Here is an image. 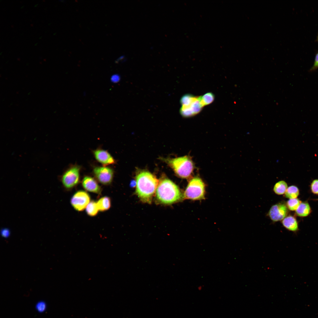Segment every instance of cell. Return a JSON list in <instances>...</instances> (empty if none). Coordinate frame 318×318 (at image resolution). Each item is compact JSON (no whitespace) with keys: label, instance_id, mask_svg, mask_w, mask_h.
<instances>
[{"label":"cell","instance_id":"obj_1","mask_svg":"<svg viewBox=\"0 0 318 318\" xmlns=\"http://www.w3.org/2000/svg\"><path fill=\"white\" fill-rule=\"evenodd\" d=\"M136 180V191L138 197L144 203H151L156 191L158 180L153 175L145 171L138 172Z\"/></svg>","mask_w":318,"mask_h":318},{"label":"cell","instance_id":"obj_2","mask_svg":"<svg viewBox=\"0 0 318 318\" xmlns=\"http://www.w3.org/2000/svg\"><path fill=\"white\" fill-rule=\"evenodd\" d=\"M156 196L160 203L169 204L180 200L182 194L178 187L170 180L165 178L159 182Z\"/></svg>","mask_w":318,"mask_h":318},{"label":"cell","instance_id":"obj_3","mask_svg":"<svg viewBox=\"0 0 318 318\" xmlns=\"http://www.w3.org/2000/svg\"><path fill=\"white\" fill-rule=\"evenodd\" d=\"M163 160L180 177L187 178L190 177L193 173L194 165L191 158L188 156L164 159Z\"/></svg>","mask_w":318,"mask_h":318},{"label":"cell","instance_id":"obj_4","mask_svg":"<svg viewBox=\"0 0 318 318\" xmlns=\"http://www.w3.org/2000/svg\"><path fill=\"white\" fill-rule=\"evenodd\" d=\"M205 185L200 178L194 177L188 183L184 194L185 199L198 200L204 198Z\"/></svg>","mask_w":318,"mask_h":318},{"label":"cell","instance_id":"obj_5","mask_svg":"<svg viewBox=\"0 0 318 318\" xmlns=\"http://www.w3.org/2000/svg\"><path fill=\"white\" fill-rule=\"evenodd\" d=\"M80 168L77 165L72 166L64 173L61 177V182L64 188L71 189L76 186L80 180Z\"/></svg>","mask_w":318,"mask_h":318},{"label":"cell","instance_id":"obj_6","mask_svg":"<svg viewBox=\"0 0 318 318\" xmlns=\"http://www.w3.org/2000/svg\"><path fill=\"white\" fill-rule=\"evenodd\" d=\"M93 172L96 178L101 184L108 185L112 183L114 172L111 168L103 166L96 167L94 168Z\"/></svg>","mask_w":318,"mask_h":318},{"label":"cell","instance_id":"obj_7","mask_svg":"<svg viewBox=\"0 0 318 318\" xmlns=\"http://www.w3.org/2000/svg\"><path fill=\"white\" fill-rule=\"evenodd\" d=\"M90 197L87 192L79 191L75 193L71 198L72 206L76 210L82 211L85 208L90 202Z\"/></svg>","mask_w":318,"mask_h":318},{"label":"cell","instance_id":"obj_8","mask_svg":"<svg viewBox=\"0 0 318 318\" xmlns=\"http://www.w3.org/2000/svg\"><path fill=\"white\" fill-rule=\"evenodd\" d=\"M288 208L284 203H278L272 206L269 212V216L274 221L283 220L287 215Z\"/></svg>","mask_w":318,"mask_h":318},{"label":"cell","instance_id":"obj_9","mask_svg":"<svg viewBox=\"0 0 318 318\" xmlns=\"http://www.w3.org/2000/svg\"><path fill=\"white\" fill-rule=\"evenodd\" d=\"M93 154L96 160L103 166L113 164L115 163V159L107 151L97 149L94 151Z\"/></svg>","mask_w":318,"mask_h":318},{"label":"cell","instance_id":"obj_10","mask_svg":"<svg viewBox=\"0 0 318 318\" xmlns=\"http://www.w3.org/2000/svg\"><path fill=\"white\" fill-rule=\"evenodd\" d=\"M82 185L83 188L87 191L98 194L101 193L100 186L96 180L90 176H85L82 180Z\"/></svg>","mask_w":318,"mask_h":318},{"label":"cell","instance_id":"obj_11","mask_svg":"<svg viewBox=\"0 0 318 318\" xmlns=\"http://www.w3.org/2000/svg\"><path fill=\"white\" fill-rule=\"evenodd\" d=\"M283 226L288 230L294 232L299 230L298 222L294 216L289 215L286 216L282 220Z\"/></svg>","mask_w":318,"mask_h":318},{"label":"cell","instance_id":"obj_12","mask_svg":"<svg viewBox=\"0 0 318 318\" xmlns=\"http://www.w3.org/2000/svg\"><path fill=\"white\" fill-rule=\"evenodd\" d=\"M311 212V208L307 201L302 202L295 211L296 214L300 217L308 216Z\"/></svg>","mask_w":318,"mask_h":318},{"label":"cell","instance_id":"obj_13","mask_svg":"<svg viewBox=\"0 0 318 318\" xmlns=\"http://www.w3.org/2000/svg\"><path fill=\"white\" fill-rule=\"evenodd\" d=\"M97 203L99 211H106L111 207V200L108 196H105L101 198L97 202Z\"/></svg>","mask_w":318,"mask_h":318},{"label":"cell","instance_id":"obj_14","mask_svg":"<svg viewBox=\"0 0 318 318\" xmlns=\"http://www.w3.org/2000/svg\"><path fill=\"white\" fill-rule=\"evenodd\" d=\"M288 188L286 183L284 180H281L277 182L274 185L273 190L277 194L281 195L285 193Z\"/></svg>","mask_w":318,"mask_h":318},{"label":"cell","instance_id":"obj_15","mask_svg":"<svg viewBox=\"0 0 318 318\" xmlns=\"http://www.w3.org/2000/svg\"><path fill=\"white\" fill-rule=\"evenodd\" d=\"M299 190L297 187L292 185L288 187L284 193L285 197L289 199L297 198L299 195Z\"/></svg>","mask_w":318,"mask_h":318},{"label":"cell","instance_id":"obj_16","mask_svg":"<svg viewBox=\"0 0 318 318\" xmlns=\"http://www.w3.org/2000/svg\"><path fill=\"white\" fill-rule=\"evenodd\" d=\"M99 211L97 202L92 201L90 202L86 208V211L90 216L96 215Z\"/></svg>","mask_w":318,"mask_h":318},{"label":"cell","instance_id":"obj_17","mask_svg":"<svg viewBox=\"0 0 318 318\" xmlns=\"http://www.w3.org/2000/svg\"><path fill=\"white\" fill-rule=\"evenodd\" d=\"M199 97L201 103L203 107L211 103L214 99V94L210 92L207 93Z\"/></svg>","mask_w":318,"mask_h":318},{"label":"cell","instance_id":"obj_18","mask_svg":"<svg viewBox=\"0 0 318 318\" xmlns=\"http://www.w3.org/2000/svg\"><path fill=\"white\" fill-rule=\"evenodd\" d=\"M302 201L296 198L289 199L286 202V206L288 208L292 211H296Z\"/></svg>","mask_w":318,"mask_h":318},{"label":"cell","instance_id":"obj_19","mask_svg":"<svg viewBox=\"0 0 318 318\" xmlns=\"http://www.w3.org/2000/svg\"><path fill=\"white\" fill-rule=\"evenodd\" d=\"M196 97L190 94H186L181 98L180 102L182 106H188L195 99Z\"/></svg>","mask_w":318,"mask_h":318},{"label":"cell","instance_id":"obj_20","mask_svg":"<svg viewBox=\"0 0 318 318\" xmlns=\"http://www.w3.org/2000/svg\"><path fill=\"white\" fill-rule=\"evenodd\" d=\"M180 113L181 115L185 117H188L194 115L191 109L189 106H182Z\"/></svg>","mask_w":318,"mask_h":318},{"label":"cell","instance_id":"obj_21","mask_svg":"<svg viewBox=\"0 0 318 318\" xmlns=\"http://www.w3.org/2000/svg\"><path fill=\"white\" fill-rule=\"evenodd\" d=\"M310 189L311 192L314 194L318 195V179L313 180L311 183Z\"/></svg>","mask_w":318,"mask_h":318},{"label":"cell","instance_id":"obj_22","mask_svg":"<svg viewBox=\"0 0 318 318\" xmlns=\"http://www.w3.org/2000/svg\"><path fill=\"white\" fill-rule=\"evenodd\" d=\"M36 308L37 311L40 312H42L45 310L46 305L44 302H40L37 303Z\"/></svg>","mask_w":318,"mask_h":318},{"label":"cell","instance_id":"obj_23","mask_svg":"<svg viewBox=\"0 0 318 318\" xmlns=\"http://www.w3.org/2000/svg\"><path fill=\"white\" fill-rule=\"evenodd\" d=\"M318 68V52L316 54L313 65L309 70L310 72L314 71Z\"/></svg>","mask_w":318,"mask_h":318},{"label":"cell","instance_id":"obj_24","mask_svg":"<svg viewBox=\"0 0 318 318\" xmlns=\"http://www.w3.org/2000/svg\"><path fill=\"white\" fill-rule=\"evenodd\" d=\"M1 233L2 237L7 238L9 236L10 232L9 229L7 228H2L1 230Z\"/></svg>","mask_w":318,"mask_h":318},{"label":"cell","instance_id":"obj_25","mask_svg":"<svg viewBox=\"0 0 318 318\" xmlns=\"http://www.w3.org/2000/svg\"><path fill=\"white\" fill-rule=\"evenodd\" d=\"M317 40H318V36H317Z\"/></svg>","mask_w":318,"mask_h":318},{"label":"cell","instance_id":"obj_26","mask_svg":"<svg viewBox=\"0 0 318 318\" xmlns=\"http://www.w3.org/2000/svg\"><path fill=\"white\" fill-rule=\"evenodd\" d=\"M315 200H318V199H315Z\"/></svg>","mask_w":318,"mask_h":318}]
</instances>
